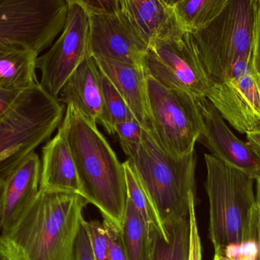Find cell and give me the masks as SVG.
<instances>
[{"instance_id":"cell-1","label":"cell","mask_w":260,"mask_h":260,"mask_svg":"<svg viewBox=\"0 0 260 260\" xmlns=\"http://www.w3.org/2000/svg\"><path fill=\"white\" fill-rule=\"evenodd\" d=\"M86 200L77 194L40 189L18 222L0 234L6 260H74Z\"/></svg>"},{"instance_id":"cell-2","label":"cell","mask_w":260,"mask_h":260,"mask_svg":"<svg viewBox=\"0 0 260 260\" xmlns=\"http://www.w3.org/2000/svg\"><path fill=\"white\" fill-rule=\"evenodd\" d=\"M71 151L87 203L99 209L104 221L120 232L128 195L123 163L96 124L68 105L59 130Z\"/></svg>"},{"instance_id":"cell-3","label":"cell","mask_w":260,"mask_h":260,"mask_svg":"<svg viewBox=\"0 0 260 260\" xmlns=\"http://www.w3.org/2000/svg\"><path fill=\"white\" fill-rule=\"evenodd\" d=\"M209 201V238L215 253L253 240L259 216L254 185L246 172L211 154L204 155Z\"/></svg>"},{"instance_id":"cell-4","label":"cell","mask_w":260,"mask_h":260,"mask_svg":"<svg viewBox=\"0 0 260 260\" xmlns=\"http://www.w3.org/2000/svg\"><path fill=\"white\" fill-rule=\"evenodd\" d=\"M149 194L165 229L189 217V195L195 194L196 151L175 157L143 129L139 148L127 157Z\"/></svg>"},{"instance_id":"cell-5","label":"cell","mask_w":260,"mask_h":260,"mask_svg":"<svg viewBox=\"0 0 260 260\" xmlns=\"http://www.w3.org/2000/svg\"><path fill=\"white\" fill-rule=\"evenodd\" d=\"M63 104L39 82L21 92L0 118V167L18 166L41 143L50 140L63 120Z\"/></svg>"},{"instance_id":"cell-6","label":"cell","mask_w":260,"mask_h":260,"mask_svg":"<svg viewBox=\"0 0 260 260\" xmlns=\"http://www.w3.org/2000/svg\"><path fill=\"white\" fill-rule=\"evenodd\" d=\"M258 0H229L207 26L192 34L211 82L222 80L240 58L250 54Z\"/></svg>"},{"instance_id":"cell-7","label":"cell","mask_w":260,"mask_h":260,"mask_svg":"<svg viewBox=\"0 0 260 260\" xmlns=\"http://www.w3.org/2000/svg\"><path fill=\"white\" fill-rule=\"evenodd\" d=\"M153 137L175 157L189 155L203 128L197 98L183 90L169 88L147 76Z\"/></svg>"},{"instance_id":"cell-8","label":"cell","mask_w":260,"mask_h":260,"mask_svg":"<svg viewBox=\"0 0 260 260\" xmlns=\"http://www.w3.org/2000/svg\"><path fill=\"white\" fill-rule=\"evenodd\" d=\"M67 0H0V44H17L38 54L65 27Z\"/></svg>"},{"instance_id":"cell-9","label":"cell","mask_w":260,"mask_h":260,"mask_svg":"<svg viewBox=\"0 0 260 260\" xmlns=\"http://www.w3.org/2000/svg\"><path fill=\"white\" fill-rule=\"evenodd\" d=\"M147 76L169 88L196 98L207 96L212 82L205 70L192 34L148 47L143 61Z\"/></svg>"},{"instance_id":"cell-10","label":"cell","mask_w":260,"mask_h":260,"mask_svg":"<svg viewBox=\"0 0 260 260\" xmlns=\"http://www.w3.org/2000/svg\"><path fill=\"white\" fill-rule=\"evenodd\" d=\"M67 2L68 15L60 36L36 61V68L41 73L40 85L55 99L73 72L91 56L88 14L79 0Z\"/></svg>"},{"instance_id":"cell-11","label":"cell","mask_w":260,"mask_h":260,"mask_svg":"<svg viewBox=\"0 0 260 260\" xmlns=\"http://www.w3.org/2000/svg\"><path fill=\"white\" fill-rule=\"evenodd\" d=\"M250 56L240 58L224 79L212 82L206 96L224 120L245 134L260 123V86Z\"/></svg>"},{"instance_id":"cell-12","label":"cell","mask_w":260,"mask_h":260,"mask_svg":"<svg viewBox=\"0 0 260 260\" xmlns=\"http://www.w3.org/2000/svg\"><path fill=\"white\" fill-rule=\"evenodd\" d=\"M88 14L90 56L143 66L148 47L122 9L115 13Z\"/></svg>"},{"instance_id":"cell-13","label":"cell","mask_w":260,"mask_h":260,"mask_svg":"<svg viewBox=\"0 0 260 260\" xmlns=\"http://www.w3.org/2000/svg\"><path fill=\"white\" fill-rule=\"evenodd\" d=\"M203 128L197 142L211 155L237 168L256 180L260 174V151L238 138L207 98H197Z\"/></svg>"},{"instance_id":"cell-14","label":"cell","mask_w":260,"mask_h":260,"mask_svg":"<svg viewBox=\"0 0 260 260\" xmlns=\"http://www.w3.org/2000/svg\"><path fill=\"white\" fill-rule=\"evenodd\" d=\"M121 9L145 45L182 38L187 33L171 0H120Z\"/></svg>"},{"instance_id":"cell-15","label":"cell","mask_w":260,"mask_h":260,"mask_svg":"<svg viewBox=\"0 0 260 260\" xmlns=\"http://www.w3.org/2000/svg\"><path fill=\"white\" fill-rule=\"evenodd\" d=\"M57 100L74 107L91 123L101 124L105 115L100 70L95 59L88 56L69 77Z\"/></svg>"},{"instance_id":"cell-16","label":"cell","mask_w":260,"mask_h":260,"mask_svg":"<svg viewBox=\"0 0 260 260\" xmlns=\"http://www.w3.org/2000/svg\"><path fill=\"white\" fill-rule=\"evenodd\" d=\"M94 59L101 70L121 95L142 128L153 135L148 81L143 66L102 58Z\"/></svg>"},{"instance_id":"cell-17","label":"cell","mask_w":260,"mask_h":260,"mask_svg":"<svg viewBox=\"0 0 260 260\" xmlns=\"http://www.w3.org/2000/svg\"><path fill=\"white\" fill-rule=\"evenodd\" d=\"M41 161L29 154L8 179L3 196L1 233L10 230L34 203L40 191Z\"/></svg>"},{"instance_id":"cell-18","label":"cell","mask_w":260,"mask_h":260,"mask_svg":"<svg viewBox=\"0 0 260 260\" xmlns=\"http://www.w3.org/2000/svg\"><path fill=\"white\" fill-rule=\"evenodd\" d=\"M40 189L83 195L71 151L60 131L43 148Z\"/></svg>"},{"instance_id":"cell-19","label":"cell","mask_w":260,"mask_h":260,"mask_svg":"<svg viewBox=\"0 0 260 260\" xmlns=\"http://www.w3.org/2000/svg\"><path fill=\"white\" fill-rule=\"evenodd\" d=\"M37 52L17 44H0V88L23 91L39 82Z\"/></svg>"},{"instance_id":"cell-20","label":"cell","mask_w":260,"mask_h":260,"mask_svg":"<svg viewBox=\"0 0 260 260\" xmlns=\"http://www.w3.org/2000/svg\"><path fill=\"white\" fill-rule=\"evenodd\" d=\"M168 240L159 232L150 230L148 260H188L189 249V217L166 229Z\"/></svg>"},{"instance_id":"cell-21","label":"cell","mask_w":260,"mask_h":260,"mask_svg":"<svg viewBox=\"0 0 260 260\" xmlns=\"http://www.w3.org/2000/svg\"><path fill=\"white\" fill-rule=\"evenodd\" d=\"M120 235L127 260H148L150 232L129 198Z\"/></svg>"},{"instance_id":"cell-22","label":"cell","mask_w":260,"mask_h":260,"mask_svg":"<svg viewBox=\"0 0 260 260\" xmlns=\"http://www.w3.org/2000/svg\"><path fill=\"white\" fill-rule=\"evenodd\" d=\"M229 0H171L174 12L186 32L194 33L212 22Z\"/></svg>"},{"instance_id":"cell-23","label":"cell","mask_w":260,"mask_h":260,"mask_svg":"<svg viewBox=\"0 0 260 260\" xmlns=\"http://www.w3.org/2000/svg\"><path fill=\"white\" fill-rule=\"evenodd\" d=\"M123 165L128 198L143 218L149 232L151 230H156L168 240L169 238V234L162 224L161 220L149 194L144 187L129 162L126 160L123 163Z\"/></svg>"},{"instance_id":"cell-24","label":"cell","mask_w":260,"mask_h":260,"mask_svg":"<svg viewBox=\"0 0 260 260\" xmlns=\"http://www.w3.org/2000/svg\"><path fill=\"white\" fill-rule=\"evenodd\" d=\"M99 70L105 105V115L102 125L107 130L108 134L113 135L115 134L114 128L117 124L134 119L135 117L114 84L101 70L100 67Z\"/></svg>"},{"instance_id":"cell-25","label":"cell","mask_w":260,"mask_h":260,"mask_svg":"<svg viewBox=\"0 0 260 260\" xmlns=\"http://www.w3.org/2000/svg\"><path fill=\"white\" fill-rule=\"evenodd\" d=\"M95 260H110L109 232L105 222L85 221L82 222Z\"/></svg>"},{"instance_id":"cell-26","label":"cell","mask_w":260,"mask_h":260,"mask_svg":"<svg viewBox=\"0 0 260 260\" xmlns=\"http://www.w3.org/2000/svg\"><path fill=\"white\" fill-rule=\"evenodd\" d=\"M114 129V134L118 136L123 152L128 157L139 148L142 142L143 133L142 125L134 118L117 124Z\"/></svg>"},{"instance_id":"cell-27","label":"cell","mask_w":260,"mask_h":260,"mask_svg":"<svg viewBox=\"0 0 260 260\" xmlns=\"http://www.w3.org/2000/svg\"><path fill=\"white\" fill-rule=\"evenodd\" d=\"M189 249L188 260H202V245L196 214V195H189Z\"/></svg>"},{"instance_id":"cell-28","label":"cell","mask_w":260,"mask_h":260,"mask_svg":"<svg viewBox=\"0 0 260 260\" xmlns=\"http://www.w3.org/2000/svg\"><path fill=\"white\" fill-rule=\"evenodd\" d=\"M259 245L256 238L240 244H233L226 247L221 253L230 260H257Z\"/></svg>"},{"instance_id":"cell-29","label":"cell","mask_w":260,"mask_h":260,"mask_svg":"<svg viewBox=\"0 0 260 260\" xmlns=\"http://www.w3.org/2000/svg\"><path fill=\"white\" fill-rule=\"evenodd\" d=\"M250 64L252 72L260 86V4L258 0L257 12L253 44L250 52Z\"/></svg>"},{"instance_id":"cell-30","label":"cell","mask_w":260,"mask_h":260,"mask_svg":"<svg viewBox=\"0 0 260 260\" xmlns=\"http://www.w3.org/2000/svg\"><path fill=\"white\" fill-rule=\"evenodd\" d=\"M88 13H115L121 10L120 0H79Z\"/></svg>"},{"instance_id":"cell-31","label":"cell","mask_w":260,"mask_h":260,"mask_svg":"<svg viewBox=\"0 0 260 260\" xmlns=\"http://www.w3.org/2000/svg\"><path fill=\"white\" fill-rule=\"evenodd\" d=\"M106 224L109 232L110 260H127L120 238V232Z\"/></svg>"},{"instance_id":"cell-32","label":"cell","mask_w":260,"mask_h":260,"mask_svg":"<svg viewBox=\"0 0 260 260\" xmlns=\"http://www.w3.org/2000/svg\"><path fill=\"white\" fill-rule=\"evenodd\" d=\"M74 260H95L88 235L82 225L76 240Z\"/></svg>"},{"instance_id":"cell-33","label":"cell","mask_w":260,"mask_h":260,"mask_svg":"<svg viewBox=\"0 0 260 260\" xmlns=\"http://www.w3.org/2000/svg\"><path fill=\"white\" fill-rule=\"evenodd\" d=\"M21 92L0 88V118L10 109Z\"/></svg>"},{"instance_id":"cell-34","label":"cell","mask_w":260,"mask_h":260,"mask_svg":"<svg viewBox=\"0 0 260 260\" xmlns=\"http://www.w3.org/2000/svg\"><path fill=\"white\" fill-rule=\"evenodd\" d=\"M17 166L0 167V232H1L2 214H3V196L6 182L12 172L18 168Z\"/></svg>"},{"instance_id":"cell-35","label":"cell","mask_w":260,"mask_h":260,"mask_svg":"<svg viewBox=\"0 0 260 260\" xmlns=\"http://www.w3.org/2000/svg\"><path fill=\"white\" fill-rule=\"evenodd\" d=\"M247 142L260 151V123L246 133Z\"/></svg>"},{"instance_id":"cell-36","label":"cell","mask_w":260,"mask_h":260,"mask_svg":"<svg viewBox=\"0 0 260 260\" xmlns=\"http://www.w3.org/2000/svg\"><path fill=\"white\" fill-rule=\"evenodd\" d=\"M255 180L256 184V206L260 209V174Z\"/></svg>"},{"instance_id":"cell-37","label":"cell","mask_w":260,"mask_h":260,"mask_svg":"<svg viewBox=\"0 0 260 260\" xmlns=\"http://www.w3.org/2000/svg\"><path fill=\"white\" fill-rule=\"evenodd\" d=\"M253 238H256V241H257L258 245H259V256L260 260V209L259 218H258L257 224H256V232H255L254 236H253Z\"/></svg>"},{"instance_id":"cell-38","label":"cell","mask_w":260,"mask_h":260,"mask_svg":"<svg viewBox=\"0 0 260 260\" xmlns=\"http://www.w3.org/2000/svg\"><path fill=\"white\" fill-rule=\"evenodd\" d=\"M213 260H230L227 256H224L223 253H215L214 255Z\"/></svg>"},{"instance_id":"cell-39","label":"cell","mask_w":260,"mask_h":260,"mask_svg":"<svg viewBox=\"0 0 260 260\" xmlns=\"http://www.w3.org/2000/svg\"><path fill=\"white\" fill-rule=\"evenodd\" d=\"M0 260H6V259H5L4 257H3V256H2L1 255H0Z\"/></svg>"},{"instance_id":"cell-40","label":"cell","mask_w":260,"mask_h":260,"mask_svg":"<svg viewBox=\"0 0 260 260\" xmlns=\"http://www.w3.org/2000/svg\"><path fill=\"white\" fill-rule=\"evenodd\" d=\"M257 260H259V257H258Z\"/></svg>"},{"instance_id":"cell-41","label":"cell","mask_w":260,"mask_h":260,"mask_svg":"<svg viewBox=\"0 0 260 260\" xmlns=\"http://www.w3.org/2000/svg\"><path fill=\"white\" fill-rule=\"evenodd\" d=\"M259 4H260V0H259Z\"/></svg>"}]
</instances>
